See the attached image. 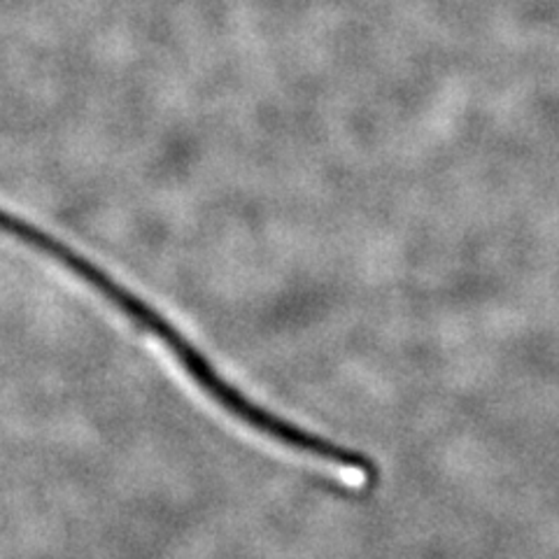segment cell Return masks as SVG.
I'll list each match as a JSON object with an SVG mask.
<instances>
[{
    "mask_svg": "<svg viewBox=\"0 0 559 559\" xmlns=\"http://www.w3.org/2000/svg\"><path fill=\"white\" fill-rule=\"evenodd\" d=\"M0 236L12 238L14 242L24 245V248L47 257L55 261L57 266L68 271L82 285L94 289L103 301H108L117 312L135 324L147 336L159 341L168 355L180 366L185 376L197 384V388L207 394L215 404L236 417L245 427L257 429L266 419V408L254 404V401L240 392L234 382L226 380L217 366L207 359L203 349L191 343L182 331L175 326L164 312L156 310L143 296L135 294L124 283H119L115 275H110L103 266H98L94 259L75 250L73 245L63 238L49 234L40 224H33L31 219L12 213V210L0 205Z\"/></svg>",
    "mask_w": 559,
    "mask_h": 559,
    "instance_id": "cell-1",
    "label": "cell"
}]
</instances>
